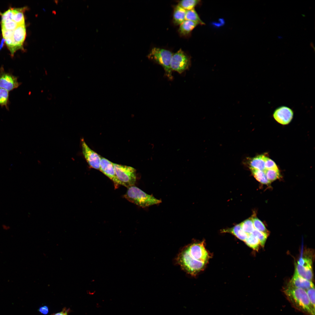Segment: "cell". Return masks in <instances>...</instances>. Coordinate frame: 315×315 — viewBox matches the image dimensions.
Here are the masks:
<instances>
[{
    "instance_id": "14",
    "label": "cell",
    "mask_w": 315,
    "mask_h": 315,
    "mask_svg": "<svg viewBox=\"0 0 315 315\" xmlns=\"http://www.w3.org/2000/svg\"><path fill=\"white\" fill-rule=\"evenodd\" d=\"M266 157L264 155H261L252 158L249 162L250 168L264 171Z\"/></svg>"
},
{
    "instance_id": "16",
    "label": "cell",
    "mask_w": 315,
    "mask_h": 315,
    "mask_svg": "<svg viewBox=\"0 0 315 315\" xmlns=\"http://www.w3.org/2000/svg\"><path fill=\"white\" fill-rule=\"evenodd\" d=\"M186 10L178 5L174 8L173 22L176 25L181 24L185 20Z\"/></svg>"
},
{
    "instance_id": "3",
    "label": "cell",
    "mask_w": 315,
    "mask_h": 315,
    "mask_svg": "<svg viewBox=\"0 0 315 315\" xmlns=\"http://www.w3.org/2000/svg\"><path fill=\"white\" fill-rule=\"evenodd\" d=\"M173 53L164 49L154 47L148 55V58L161 65L165 70L166 75L169 79L172 78L170 64Z\"/></svg>"
},
{
    "instance_id": "26",
    "label": "cell",
    "mask_w": 315,
    "mask_h": 315,
    "mask_svg": "<svg viewBox=\"0 0 315 315\" xmlns=\"http://www.w3.org/2000/svg\"><path fill=\"white\" fill-rule=\"evenodd\" d=\"M253 225L255 229L262 232L269 234V232L263 223L256 217L252 218Z\"/></svg>"
},
{
    "instance_id": "31",
    "label": "cell",
    "mask_w": 315,
    "mask_h": 315,
    "mask_svg": "<svg viewBox=\"0 0 315 315\" xmlns=\"http://www.w3.org/2000/svg\"><path fill=\"white\" fill-rule=\"evenodd\" d=\"M39 312L44 315L47 314L49 312L48 307L46 306H44L40 307L38 309Z\"/></svg>"
},
{
    "instance_id": "24",
    "label": "cell",
    "mask_w": 315,
    "mask_h": 315,
    "mask_svg": "<svg viewBox=\"0 0 315 315\" xmlns=\"http://www.w3.org/2000/svg\"><path fill=\"white\" fill-rule=\"evenodd\" d=\"M200 1L198 0H183L178 2L179 6L186 10L193 9Z\"/></svg>"
},
{
    "instance_id": "30",
    "label": "cell",
    "mask_w": 315,
    "mask_h": 315,
    "mask_svg": "<svg viewBox=\"0 0 315 315\" xmlns=\"http://www.w3.org/2000/svg\"><path fill=\"white\" fill-rule=\"evenodd\" d=\"M265 168L267 169H278L275 162L267 157L265 161Z\"/></svg>"
},
{
    "instance_id": "29",
    "label": "cell",
    "mask_w": 315,
    "mask_h": 315,
    "mask_svg": "<svg viewBox=\"0 0 315 315\" xmlns=\"http://www.w3.org/2000/svg\"><path fill=\"white\" fill-rule=\"evenodd\" d=\"M309 301L313 308L315 309V288H310L306 290Z\"/></svg>"
},
{
    "instance_id": "20",
    "label": "cell",
    "mask_w": 315,
    "mask_h": 315,
    "mask_svg": "<svg viewBox=\"0 0 315 315\" xmlns=\"http://www.w3.org/2000/svg\"><path fill=\"white\" fill-rule=\"evenodd\" d=\"M8 90L0 88V106H4L7 110H9V93Z\"/></svg>"
},
{
    "instance_id": "8",
    "label": "cell",
    "mask_w": 315,
    "mask_h": 315,
    "mask_svg": "<svg viewBox=\"0 0 315 315\" xmlns=\"http://www.w3.org/2000/svg\"><path fill=\"white\" fill-rule=\"evenodd\" d=\"M21 83L18 80V77L11 73L6 72L3 67L0 69V88L10 91L17 88Z\"/></svg>"
},
{
    "instance_id": "12",
    "label": "cell",
    "mask_w": 315,
    "mask_h": 315,
    "mask_svg": "<svg viewBox=\"0 0 315 315\" xmlns=\"http://www.w3.org/2000/svg\"><path fill=\"white\" fill-rule=\"evenodd\" d=\"M26 36L25 24L20 25L13 30V38L19 49H23V45Z\"/></svg>"
},
{
    "instance_id": "22",
    "label": "cell",
    "mask_w": 315,
    "mask_h": 315,
    "mask_svg": "<svg viewBox=\"0 0 315 315\" xmlns=\"http://www.w3.org/2000/svg\"><path fill=\"white\" fill-rule=\"evenodd\" d=\"M185 20L196 22L201 24H203L204 23L201 20L198 14L194 9L186 10Z\"/></svg>"
},
{
    "instance_id": "2",
    "label": "cell",
    "mask_w": 315,
    "mask_h": 315,
    "mask_svg": "<svg viewBox=\"0 0 315 315\" xmlns=\"http://www.w3.org/2000/svg\"><path fill=\"white\" fill-rule=\"evenodd\" d=\"M124 196L129 201L143 208L161 202V200L148 194L134 186L128 188Z\"/></svg>"
},
{
    "instance_id": "1",
    "label": "cell",
    "mask_w": 315,
    "mask_h": 315,
    "mask_svg": "<svg viewBox=\"0 0 315 315\" xmlns=\"http://www.w3.org/2000/svg\"><path fill=\"white\" fill-rule=\"evenodd\" d=\"M284 292L287 299L298 310L310 315H315L306 290L287 286Z\"/></svg>"
},
{
    "instance_id": "23",
    "label": "cell",
    "mask_w": 315,
    "mask_h": 315,
    "mask_svg": "<svg viewBox=\"0 0 315 315\" xmlns=\"http://www.w3.org/2000/svg\"><path fill=\"white\" fill-rule=\"evenodd\" d=\"M240 225L243 231L248 235L251 234L255 229L252 218L244 220Z\"/></svg>"
},
{
    "instance_id": "17",
    "label": "cell",
    "mask_w": 315,
    "mask_h": 315,
    "mask_svg": "<svg viewBox=\"0 0 315 315\" xmlns=\"http://www.w3.org/2000/svg\"><path fill=\"white\" fill-rule=\"evenodd\" d=\"M199 24L196 22L185 20L180 25L179 32L182 35H188Z\"/></svg>"
},
{
    "instance_id": "25",
    "label": "cell",
    "mask_w": 315,
    "mask_h": 315,
    "mask_svg": "<svg viewBox=\"0 0 315 315\" xmlns=\"http://www.w3.org/2000/svg\"><path fill=\"white\" fill-rule=\"evenodd\" d=\"M268 180L271 182L280 178V175L278 169H267L263 171Z\"/></svg>"
},
{
    "instance_id": "4",
    "label": "cell",
    "mask_w": 315,
    "mask_h": 315,
    "mask_svg": "<svg viewBox=\"0 0 315 315\" xmlns=\"http://www.w3.org/2000/svg\"><path fill=\"white\" fill-rule=\"evenodd\" d=\"M179 255L183 258L198 260L205 263L207 261L209 257L203 242L195 243L188 246L182 250Z\"/></svg>"
},
{
    "instance_id": "28",
    "label": "cell",
    "mask_w": 315,
    "mask_h": 315,
    "mask_svg": "<svg viewBox=\"0 0 315 315\" xmlns=\"http://www.w3.org/2000/svg\"><path fill=\"white\" fill-rule=\"evenodd\" d=\"M1 29L11 30L15 29L20 25L12 20H8L1 22Z\"/></svg>"
},
{
    "instance_id": "21",
    "label": "cell",
    "mask_w": 315,
    "mask_h": 315,
    "mask_svg": "<svg viewBox=\"0 0 315 315\" xmlns=\"http://www.w3.org/2000/svg\"><path fill=\"white\" fill-rule=\"evenodd\" d=\"M246 244L254 250L259 249L260 244L258 239L251 234L249 235L244 241Z\"/></svg>"
},
{
    "instance_id": "32",
    "label": "cell",
    "mask_w": 315,
    "mask_h": 315,
    "mask_svg": "<svg viewBox=\"0 0 315 315\" xmlns=\"http://www.w3.org/2000/svg\"><path fill=\"white\" fill-rule=\"evenodd\" d=\"M54 315H67V313L66 311H62L61 312L57 313Z\"/></svg>"
},
{
    "instance_id": "27",
    "label": "cell",
    "mask_w": 315,
    "mask_h": 315,
    "mask_svg": "<svg viewBox=\"0 0 315 315\" xmlns=\"http://www.w3.org/2000/svg\"><path fill=\"white\" fill-rule=\"evenodd\" d=\"M259 240L260 245L263 247L268 234L260 232L255 229L251 234Z\"/></svg>"
},
{
    "instance_id": "18",
    "label": "cell",
    "mask_w": 315,
    "mask_h": 315,
    "mask_svg": "<svg viewBox=\"0 0 315 315\" xmlns=\"http://www.w3.org/2000/svg\"><path fill=\"white\" fill-rule=\"evenodd\" d=\"M223 231L231 233L238 238L244 241H245L248 235L243 231L240 224H237L231 228L224 230Z\"/></svg>"
},
{
    "instance_id": "19",
    "label": "cell",
    "mask_w": 315,
    "mask_h": 315,
    "mask_svg": "<svg viewBox=\"0 0 315 315\" xmlns=\"http://www.w3.org/2000/svg\"><path fill=\"white\" fill-rule=\"evenodd\" d=\"M252 174L255 178L261 183L268 185L270 182L267 179L263 171L250 168Z\"/></svg>"
},
{
    "instance_id": "5",
    "label": "cell",
    "mask_w": 315,
    "mask_h": 315,
    "mask_svg": "<svg viewBox=\"0 0 315 315\" xmlns=\"http://www.w3.org/2000/svg\"><path fill=\"white\" fill-rule=\"evenodd\" d=\"M113 164L116 177L122 185L127 188L134 186L136 178L134 168L113 162Z\"/></svg>"
},
{
    "instance_id": "13",
    "label": "cell",
    "mask_w": 315,
    "mask_h": 315,
    "mask_svg": "<svg viewBox=\"0 0 315 315\" xmlns=\"http://www.w3.org/2000/svg\"><path fill=\"white\" fill-rule=\"evenodd\" d=\"M295 271L300 276L307 280L312 281L313 278L312 266H301L295 264Z\"/></svg>"
},
{
    "instance_id": "10",
    "label": "cell",
    "mask_w": 315,
    "mask_h": 315,
    "mask_svg": "<svg viewBox=\"0 0 315 315\" xmlns=\"http://www.w3.org/2000/svg\"><path fill=\"white\" fill-rule=\"evenodd\" d=\"M99 170L113 182L115 188H117L119 185H121L116 177L113 162L101 156Z\"/></svg>"
},
{
    "instance_id": "7",
    "label": "cell",
    "mask_w": 315,
    "mask_h": 315,
    "mask_svg": "<svg viewBox=\"0 0 315 315\" xmlns=\"http://www.w3.org/2000/svg\"><path fill=\"white\" fill-rule=\"evenodd\" d=\"M81 145L83 155L89 166L99 170L101 156L88 146L83 139L81 140Z\"/></svg>"
},
{
    "instance_id": "11",
    "label": "cell",
    "mask_w": 315,
    "mask_h": 315,
    "mask_svg": "<svg viewBox=\"0 0 315 315\" xmlns=\"http://www.w3.org/2000/svg\"><path fill=\"white\" fill-rule=\"evenodd\" d=\"M288 286L293 287L300 288L306 290L314 287L312 281L305 279L300 276L295 271L294 275L289 282Z\"/></svg>"
},
{
    "instance_id": "9",
    "label": "cell",
    "mask_w": 315,
    "mask_h": 315,
    "mask_svg": "<svg viewBox=\"0 0 315 315\" xmlns=\"http://www.w3.org/2000/svg\"><path fill=\"white\" fill-rule=\"evenodd\" d=\"M273 117L279 123L286 125L292 120L293 116V110L286 106H281L275 109L273 113Z\"/></svg>"
},
{
    "instance_id": "6",
    "label": "cell",
    "mask_w": 315,
    "mask_h": 315,
    "mask_svg": "<svg viewBox=\"0 0 315 315\" xmlns=\"http://www.w3.org/2000/svg\"><path fill=\"white\" fill-rule=\"evenodd\" d=\"M190 64L189 57L181 49L173 54L170 64L172 71L181 73L189 68Z\"/></svg>"
},
{
    "instance_id": "15",
    "label": "cell",
    "mask_w": 315,
    "mask_h": 315,
    "mask_svg": "<svg viewBox=\"0 0 315 315\" xmlns=\"http://www.w3.org/2000/svg\"><path fill=\"white\" fill-rule=\"evenodd\" d=\"M26 8H11L12 13L11 20L19 25L25 24L24 12L26 9Z\"/></svg>"
}]
</instances>
